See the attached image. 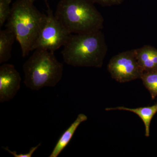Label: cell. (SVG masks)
Masks as SVG:
<instances>
[{"label": "cell", "mask_w": 157, "mask_h": 157, "mask_svg": "<svg viewBox=\"0 0 157 157\" xmlns=\"http://www.w3.org/2000/svg\"><path fill=\"white\" fill-rule=\"evenodd\" d=\"M16 39L14 32L10 29L0 30V63L8 62L11 56V50Z\"/></svg>", "instance_id": "obj_11"}, {"label": "cell", "mask_w": 157, "mask_h": 157, "mask_svg": "<svg viewBox=\"0 0 157 157\" xmlns=\"http://www.w3.org/2000/svg\"><path fill=\"white\" fill-rule=\"evenodd\" d=\"M46 18V14L41 13L31 0H17L12 4L6 27L15 34L23 57L33 51Z\"/></svg>", "instance_id": "obj_2"}, {"label": "cell", "mask_w": 157, "mask_h": 157, "mask_svg": "<svg viewBox=\"0 0 157 157\" xmlns=\"http://www.w3.org/2000/svg\"><path fill=\"white\" fill-rule=\"evenodd\" d=\"M135 51L137 62L144 72L157 71V48L144 45Z\"/></svg>", "instance_id": "obj_8"}, {"label": "cell", "mask_w": 157, "mask_h": 157, "mask_svg": "<svg viewBox=\"0 0 157 157\" xmlns=\"http://www.w3.org/2000/svg\"><path fill=\"white\" fill-rule=\"evenodd\" d=\"M25 86L33 90L54 87L62 79L63 65L57 59L54 52L37 49L24 64Z\"/></svg>", "instance_id": "obj_4"}, {"label": "cell", "mask_w": 157, "mask_h": 157, "mask_svg": "<svg viewBox=\"0 0 157 157\" xmlns=\"http://www.w3.org/2000/svg\"><path fill=\"white\" fill-rule=\"evenodd\" d=\"M12 0H0V27L7 21L11 13L10 5Z\"/></svg>", "instance_id": "obj_13"}, {"label": "cell", "mask_w": 157, "mask_h": 157, "mask_svg": "<svg viewBox=\"0 0 157 157\" xmlns=\"http://www.w3.org/2000/svg\"><path fill=\"white\" fill-rule=\"evenodd\" d=\"M92 0H60L55 15L70 34L102 30L104 18Z\"/></svg>", "instance_id": "obj_3"}, {"label": "cell", "mask_w": 157, "mask_h": 157, "mask_svg": "<svg viewBox=\"0 0 157 157\" xmlns=\"http://www.w3.org/2000/svg\"><path fill=\"white\" fill-rule=\"evenodd\" d=\"M87 116L83 113H80L77 116L74 122L70 125L58 140L53 150L49 157H57L72 140L76 130L80 124L87 120Z\"/></svg>", "instance_id": "obj_9"}, {"label": "cell", "mask_w": 157, "mask_h": 157, "mask_svg": "<svg viewBox=\"0 0 157 157\" xmlns=\"http://www.w3.org/2000/svg\"><path fill=\"white\" fill-rule=\"evenodd\" d=\"M94 3L99 4L103 7L117 6L121 4L124 0H92Z\"/></svg>", "instance_id": "obj_15"}, {"label": "cell", "mask_w": 157, "mask_h": 157, "mask_svg": "<svg viewBox=\"0 0 157 157\" xmlns=\"http://www.w3.org/2000/svg\"><path fill=\"white\" fill-rule=\"evenodd\" d=\"M105 110H125L134 113L139 117L143 121L145 127V136L149 137L150 134L151 122L154 116L157 113V101L154 105L147 107H137L135 108H130L123 107H111L106 108Z\"/></svg>", "instance_id": "obj_10"}, {"label": "cell", "mask_w": 157, "mask_h": 157, "mask_svg": "<svg viewBox=\"0 0 157 157\" xmlns=\"http://www.w3.org/2000/svg\"><path fill=\"white\" fill-rule=\"evenodd\" d=\"M108 48L102 30L71 34L62 52L64 61L74 67H102Z\"/></svg>", "instance_id": "obj_1"}, {"label": "cell", "mask_w": 157, "mask_h": 157, "mask_svg": "<svg viewBox=\"0 0 157 157\" xmlns=\"http://www.w3.org/2000/svg\"><path fill=\"white\" fill-rule=\"evenodd\" d=\"M20 74L13 65L4 64L0 67V102L12 100L20 88Z\"/></svg>", "instance_id": "obj_7"}, {"label": "cell", "mask_w": 157, "mask_h": 157, "mask_svg": "<svg viewBox=\"0 0 157 157\" xmlns=\"http://www.w3.org/2000/svg\"><path fill=\"white\" fill-rule=\"evenodd\" d=\"M31 1H32V2H35V1H36V0H31Z\"/></svg>", "instance_id": "obj_16"}, {"label": "cell", "mask_w": 157, "mask_h": 157, "mask_svg": "<svg viewBox=\"0 0 157 157\" xmlns=\"http://www.w3.org/2000/svg\"><path fill=\"white\" fill-rule=\"evenodd\" d=\"M140 79L149 92L152 99L154 100L157 96V71L144 72Z\"/></svg>", "instance_id": "obj_12"}, {"label": "cell", "mask_w": 157, "mask_h": 157, "mask_svg": "<svg viewBox=\"0 0 157 157\" xmlns=\"http://www.w3.org/2000/svg\"><path fill=\"white\" fill-rule=\"evenodd\" d=\"M107 69L111 77L120 83L140 79L144 73L137 62L135 49L126 51L113 56Z\"/></svg>", "instance_id": "obj_6"}, {"label": "cell", "mask_w": 157, "mask_h": 157, "mask_svg": "<svg viewBox=\"0 0 157 157\" xmlns=\"http://www.w3.org/2000/svg\"><path fill=\"white\" fill-rule=\"evenodd\" d=\"M48 9L45 24L40 32L33 47L36 49H44L54 52L65 45L70 33L53 14L46 1Z\"/></svg>", "instance_id": "obj_5"}, {"label": "cell", "mask_w": 157, "mask_h": 157, "mask_svg": "<svg viewBox=\"0 0 157 157\" xmlns=\"http://www.w3.org/2000/svg\"><path fill=\"white\" fill-rule=\"evenodd\" d=\"M41 143H39L37 146L31 147L29 151L27 153H21L19 154H17V152L16 151H12L10 150L8 147H3L2 148L6 150V151H8L9 153L11 154L14 157H31L33 154L37 150V149L39 148V147L41 146Z\"/></svg>", "instance_id": "obj_14"}]
</instances>
